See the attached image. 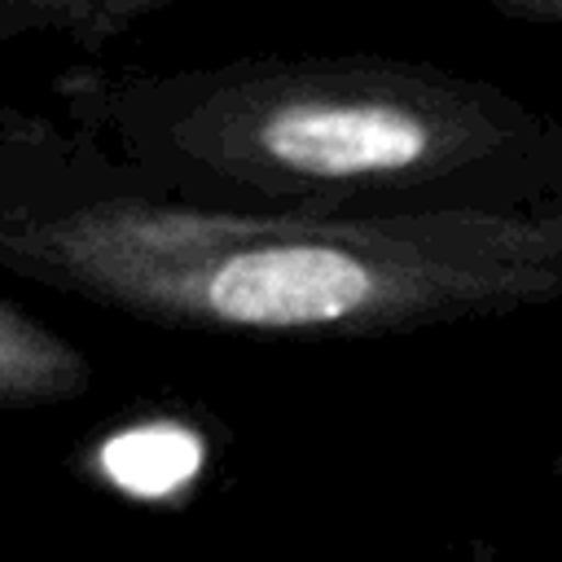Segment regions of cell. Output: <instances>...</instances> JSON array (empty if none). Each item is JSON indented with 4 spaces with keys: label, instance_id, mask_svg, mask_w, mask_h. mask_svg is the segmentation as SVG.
<instances>
[{
    "label": "cell",
    "instance_id": "5",
    "mask_svg": "<svg viewBox=\"0 0 562 562\" xmlns=\"http://www.w3.org/2000/svg\"><path fill=\"white\" fill-rule=\"evenodd\" d=\"M509 18L522 22H544V26H562V0H487Z\"/></svg>",
    "mask_w": 562,
    "mask_h": 562
},
{
    "label": "cell",
    "instance_id": "1",
    "mask_svg": "<svg viewBox=\"0 0 562 562\" xmlns=\"http://www.w3.org/2000/svg\"><path fill=\"white\" fill-rule=\"evenodd\" d=\"M0 268L228 338H382L562 299V202L268 215L171 198L75 127L0 110Z\"/></svg>",
    "mask_w": 562,
    "mask_h": 562
},
{
    "label": "cell",
    "instance_id": "3",
    "mask_svg": "<svg viewBox=\"0 0 562 562\" xmlns=\"http://www.w3.org/2000/svg\"><path fill=\"white\" fill-rule=\"evenodd\" d=\"M92 386L88 356L44 321L0 299V408H48Z\"/></svg>",
    "mask_w": 562,
    "mask_h": 562
},
{
    "label": "cell",
    "instance_id": "4",
    "mask_svg": "<svg viewBox=\"0 0 562 562\" xmlns=\"http://www.w3.org/2000/svg\"><path fill=\"white\" fill-rule=\"evenodd\" d=\"M189 0H0V44L22 35L105 40Z\"/></svg>",
    "mask_w": 562,
    "mask_h": 562
},
{
    "label": "cell",
    "instance_id": "2",
    "mask_svg": "<svg viewBox=\"0 0 562 562\" xmlns=\"http://www.w3.org/2000/svg\"><path fill=\"white\" fill-rule=\"evenodd\" d=\"M48 92L101 154L202 206L342 220L562 202V123L422 61L303 53L193 70L79 66Z\"/></svg>",
    "mask_w": 562,
    "mask_h": 562
}]
</instances>
